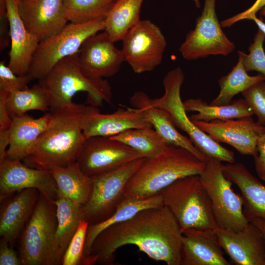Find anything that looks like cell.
Here are the masks:
<instances>
[{
  "mask_svg": "<svg viewBox=\"0 0 265 265\" xmlns=\"http://www.w3.org/2000/svg\"><path fill=\"white\" fill-rule=\"evenodd\" d=\"M141 158L143 157L120 141L95 136L85 138L77 162L84 173L93 177Z\"/></svg>",
  "mask_w": 265,
  "mask_h": 265,
  "instance_id": "4fadbf2b",
  "label": "cell"
},
{
  "mask_svg": "<svg viewBox=\"0 0 265 265\" xmlns=\"http://www.w3.org/2000/svg\"><path fill=\"white\" fill-rule=\"evenodd\" d=\"M145 159L133 160L114 170L91 177L92 191L84 207V220L92 224L111 216L123 201L128 183Z\"/></svg>",
  "mask_w": 265,
  "mask_h": 265,
  "instance_id": "30bf717a",
  "label": "cell"
},
{
  "mask_svg": "<svg viewBox=\"0 0 265 265\" xmlns=\"http://www.w3.org/2000/svg\"><path fill=\"white\" fill-rule=\"evenodd\" d=\"M241 93L257 121L265 125V80L257 82Z\"/></svg>",
  "mask_w": 265,
  "mask_h": 265,
  "instance_id": "8d00e7d4",
  "label": "cell"
},
{
  "mask_svg": "<svg viewBox=\"0 0 265 265\" xmlns=\"http://www.w3.org/2000/svg\"><path fill=\"white\" fill-rule=\"evenodd\" d=\"M265 6V0H257L254 4L249 9L232 18L222 21L221 25L223 27H230L239 20L248 19L251 16L256 15V12L261 10Z\"/></svg>",
  "mask_w": 265,
  "mask_h": 265,
  "instance_id": "60d3db41",
  "label": "cell"
},
{
  "mask_svg": "<svg viewBox=\"0 0 265 265\" xmlns=\"http://www.w3.org/2000/svg\"><path fill=\"white\" fill-rule=\"evenodd\" d=\"M6 92L0 91V130L9 129L12 121L6 106Z\"/></svg>",
  "mask_w": 265,
  "mask_h": 265,
  "instance_id": "b9f144b4",
  "label": "cell"
},
{
  "mask_svg": "<svg viewBox=\"0 0 265 265\" xmlns=\"http://www.w3.org/2000/svg\"><path fill=\"white\" fill-rule=\"evenodd\" d=\"M52 115V113L49 112L38 118L26 113L13 118L9 129V145L7 158L21 160L26 158L48 126Z\"/></svg>",
  "mask_w": 265,
  "mask_h": 265,
  "instance_id": "d4e9b609",
  "label": "cell"
},
{
  "mask_svg": "<svg viewBox=\"0 0 265 265\" xmlns=\"http://www.w3.org/2000/svg\"><path fill=\"white\" fill-rule=\"evenodd\" d=\"M124 61L137 74L150 72L162 62L166 41L160 28L141 20L122 40Z\"/></svg>",
  "mask_w": 265,
  "mask_h": 265,
  "instance_id": "7c38bea8",
  "label": "cell"
},
{
  "mask_svg": "<svg viewBox=\"0 0 265 265\" xmlns=\"http://www.w3.org/2000/svg\"><path fill=\"white\" fill-rule=\"evenodd\" d=\"M19 0H6V18L11 47L7 65L17 75L28 74L39 41L26 27L19 12Z\"/></svg>",
  "mask_w": 265,
  "mask_h": 265,
  "instance_id": "ffe728a7",
  "label": "cell"
},
{
  "mask_svg": "<svg viewBox=\"0 0 265 265\" xmlns=\"http://www.w3.org/2000/svg\"><path fill=\"white\" fill-rule=\"evenodd\" d=\"M226 177L238 188L243 201V214L248 221L265 220V186L241 162L223 165Z\"/></svg>",
  "mask_w": 265,
  "mask_h": 265,
  "instance_id": "cb8c5ba5",
  "label": "cell"
},
{
  "mask_svg": "<svg viewBox=\"0 0 265 265\" xmlns=\"http://www.w3.org/2000/svg\"><path fill=\"white\" fill-rule=\"evenodd\" d=\"M215 3L216 0H205L194 28L187 33L179 48L185 59L192 60L211 55L227 56L234 51V44L226 36L218 20Z\"/></svg>",
  "mask_w": 265,
  "mask_h": 265,
  "instance_id": "8fae6325",
  "label": "cell"
},
{
  "mask_svg": "<svg viewBox=\"0 0 265 265\" xmlns=\"http://www.w3.org/2000/svg\"><path fill=\"white\" fill-rule=\"evenodd\" d=\"M49 171L58 194L77 203L86 204L92 191V179L83 173L77 161L65 167H53Z\"/></svg>",
  "mask_w": 265,
  "mask_h": 265,
  "instance_id": "4316f807",
  "label": "cell"
},
{
  "mask_svg": "<svg viewBox=\"0 0 265 265\" xmlns=\"http://www.w3.org/2000/svg\"><path fill=\"white\" fill-rule=\"evenodd\" d=\"M151 101L148 95L142 91L135 92L130 99L131 105L142 111L146 119L167 143L186 148L207 161L209 159L195 147L191 139L177 131L169 112L152 105Z\"/></svg>",
  "mask_w": 265,
  "mask_h": 265,
  "instance_id": "603a6c76",
  "label": "cell"
},
{
  "mask_svg": "<svg viewBox=\"0 0 265 265\" xmlns=\"http://www.w3.org/2000/svg\"><path fill=\"white\" fill-rule=\"evenodd\" d=\"M159 194L163 205L174 215L182 232L189 228L217 227L210 198L199 175L179 179Z\"/></svg>",
  "mask_w": 265,
  "mask_h": 265,
  "instance_id": "5b68a950",
  "label": "cell"
},
{
  "mask_svg": "<svg viewBox=\"0 0 265 265\" xmlns=\"http://www.w3.org/2000/svg\"><path fill=\"white\" fill-rule=\"evenodd\" d=\"M206 162L186 148L169 145L161 154L145 159L128 183L123 200L155 195L179 179L200 175Z\"/></svg>",
  "mask_w": 265,
  "mask_h": 265,
  "instance_id": "3957f363",
  "label": "cell"
},
{
  "mask_svg": "<svg viewBox=\"0 0 265 265\" xmlns=\"http://www.w3.org/2000/svg\"><path fill=\"white\" fill-rule=\"evenodd\" d=\"M161 206L163 203L159 193L141 200H123L109 217L100 222L89 224L84 248V255H90L95 238L107 227L127 220L143 210Z\"/></svg>",
  "mask_w": 265,
  "mask_h": 265,
  "instance_id": "83f0119b",
  "label": "cell"
},
{
  "mask_svg": "<svg viewBox=\"0 0 265 265\" xmlns=\"http://www.w3.org/2000/svg\"><path fill=\"white\" fill-rule=\"evenodd\" d=\"M186 112H196L189 117L191 121L210 122L252 116L253 114L243 98L224 105L208 104L200 98L189 99L183 102Z\"/></svg>",
  "mask_w": 265,
  "mask_h": 265,
  "instance_id": "f546056e",
  "label": "cell"
},
{
  "mask_svg": "<svg viewBox=\"0 0 265 265\" xmlns=\"http://www.w3.org/2000/svg\"><path fill=\"white\" fill-rule=\"evenodd\" d=\"M248 20H253L259 29L265 34V23L264 22L262 18L259 19L256 17V15H253L248 18Z\"/></svg>",
  "mask_w": 265,
  "mask_h": 265,
  "instance_id": "f6af8a7d",
  "label": "cell"
},
{
  "mask_svg": "<svg viewBox=\"0 0 265 265\" xmlns=\"http://www.w3.org/2000/svg\"><path fill=\"white\" fill-rule=\"evenodd\" d=\"M152 128L131 129L110 137L131 147L143 158H152L169 145Z\"/></svg>",
  "mask_w": 265,
  "mask_h": 265,
  "instance_id": "d6a6232c",
  "label": "cell"
},
{
  "mask_svg": "<svg viewBox=\"0 0 265 265\" xmlns=\"http://www.w3.org/2000/svg\"><path fill=\"white\" fill-rule=\"evenodd\" d=\"M195 4V6L197 8H201V3L200 0H193Z\"/></svg>",
  "mask_w": 265,
  "mask_h": 265,
  "instance_id": "c3c4849f",
  "label": "cell"
},
{
  "mask_svg": "<svg viewBox=\"0 0 265 265\" xmlns=\"http://www.w3.org/2000/svg\"><path fill=\"white\" fill-rule=\"evenodd\" d=\"M224 251L238 265H265V244L259 229L253 223L233 231L215 229Z\"/></svg>",
  "mask_w": 265,
  "mask_h": 265,
  "instance_id": "ac0fdd59",
  "label": "cell"
},
{
  "mask_svg": "<svg viewBox=\"0 0 265 265\" xmlns=\"http://www.w3.org/2000/svg\"><path fill=\"white\" fill-rule=\"evenodd\" d=\"M200 130L217 142L226 143L243 155H257V142L265 132V125L251 116L210 122L192 121Z\"/></svg>",
  "mask_w": 265,
  "mask_h": 265,
  "instance_id": "5bb4252c",
  "label": "cell"
},
{
  "mask_svg": "<svg viewBox=\"0 0 265 265\" xmlns=\"http://www.w3.org/2000/svg\"><path fill=\"white\" fill-rule=\"evenodd\" d=\"M81 124L85 138L110 137L131 129L153 127L140 109L124 106L112 113L103 114L97 107L85 105Z\"/></svg>",
  "mask_w": 265,
  "mask_h": 265,
  "instance_id": "e0dca14e",
  "label": "cell"
},
{
  "mask_svg": "<svg viewBox=\"0 0 265 265\" xmlns=\"http://www.w3.org/2000/svg\"><path fill=\"white\" fill-rule=\"evenodd\" d=\"M144 0H115L105 18L104 31L114 42L122 40L140 20Z\"/></svg>",
  "mask_w": 265,
  "mask_h": 265,
  "instance_id": "f1b7e54d",
  "label": "cell"
},
{
  "mask_svg": "<svg viewBox=\"0 0 265 265\" xmlns=\"http://www.w3.org/2000/svg\"><path fill=\"white\" fill-rule=\"evenodd\" d=\"M115 0H63L68 22L81 24L105 19Z\"/></svg>",
  "mask_w": 265,
  "mask_h": 265,
  "instance_id": "836d02e7",
  "label": "cell"
},
{
  "mask_svg": "<svg viewBox=\"0 0 265 265\" xmlns=\"http://www.w3.org/2000/svg\"><path fill=\"white\" fill-rule=\"evenodd\" d=\"M0 16L2 20L6 18V0H0Z\"/></svg>",
  "mask_w": 265,
  "mask_h": 265,
  "instance_id": "bcb514c9",
  "label": "cell"
},
{
  "mask_svg": "<svg viewBox=\"0 0 265 265\" xmlns=\"http://www.w3.org/2000/svg\"><path fill=\"white\" fill-rule=\"evenodd\" d=\"M88 222L82 220L70 240L62 258V265H90L88 256L84 254Z\"/></svg>",
  "mask_w": 265,
  "mask_h": 265,
  "instance_id": "e575fe53",
  "label": "cell"
},
{
  "mask_svg": "<svg viewBox=\"0 0 265 265\" xmlns=\"http://www.w3.org/2000/svg\"><path fill=\"white\" fill-rule=\"evenodd\" d=\"M79 63L85 76L93 79L109 78L119 71L124 58L122 50L105 31L87 38L78 53Z\"/></svg>",
  "mask_w": 265,
  "mask_h": 265,
  "instance_id": "2e32d148",
  "label": "cell"
},
{
  "mask_svg": "<svg viewBox=\"0 0 265 265\" xmlns=\"http://www.w3.org/2000/svg\"><path fill=\"white\" fill-rule=\"evenodd\" d=\"M223 165L222 161L210 158L199 175L210 198L217 227L238 231L249 221L243 214L241 195L233 190Z\"/></svg>",
  "mask_w": 265,
  "mask_h": 265,
  "instance_id": "9c48e42d",
  "label": "cell"
},
{
  "mask_svg": "<svg viewBox=\"0 0 265 265\" xmlns=\"http://www.w3.org/2000/svg\"><path fill=\"white\" fill-rule=\"evenodd\" d=\"M265 34L259 29L256 33L253 42L248 48V54L243 52V65L247 72L256 71L265 78V53L264 43Z\"/></svg>",
  "mask_w": 265,
  "mask_h": 265,
  "instance_id": "d590c367",
  "label": "cell"
},
{
  "mask_svg": "<svg viewBox=\"0 0 265 265\" xmlns=\"http://www.w3.org/2000/svg\"><path fill=\"white\" fill-rule=\"evenodd\" d=\"M6 92V106L12 119L30 110L50 112L48 92L39 82L31 88Z\"/></svg>",
  "mask_w": 265,
  "mask_h": 265,
  "instance_id": "1f68e13d",
  "label": "cell"
},
{
  "mask_svg": "<svg viewBox=\"0 0 265 265\" xmlns=\"http://www.w3.org/2000/svg\"><path fill=\"white\" fill-rule=\"evenodd\" d=\"M78 53L61 60L39 80L48 92L50 112L73 103V97L80 91L87 93L89 105L98 107L104 102L111 103L112 93L108 81L85 76L79 65Z\"/></svg>",
  "mask_w": 265,
  "mask_h": 265,
  "instance_id": "277c9868",
  "label": "cell"
},
{
  "mask_svg": "<svg viewBox=\"0 0 265 265\" xmlns=\"http://www.w3.org/2000/svg\"><path fill=\"white\" fill-rule=\"evenodd\" d=\"M182 237L177 221L163 205L143 210L103 230L95 238L90 255L95 264L112 265L117 250L131 244L153 260L182 265Z\"/></svg>",
  "mask_w": 265,
  "mask_h": 265,
  "instance_id": "6da1fadb",
  "label": "cell"
},
{
  "mask_svg": "<svg viewBox=\"0 0 265 265\" xmlns=\"http://www.w3.org/2000/svg\"><path fill=\"white\" fill-rule=\"evenodd\" d=\"M33 79L29 75L18 76L4 61L0 62V91H13L28 88L27 84Z\"/></svg>",
  "mask_w": 265,
  "mask_h": 265,
  "instance_id": "74e56055",
  "label": "cell"
},
{
  "mask_svg": "<svg viewBox=\"0 0 265 265\" xmlns=\"http://www.w3.org/2000/svg\"><path fill=\"white\" fill-rule=\"evenodd\" d=\"M182 265H231L215 229L189 228L183 232Z\"/></svg>",
  "mask_w": 265,
  "mask_h": 265,
  "instance_id": "44dd1931",
  "label": "cell"
},
{
  "mask_svg": "<svg viewBox=\"0 0 265 265\" xmlns=\"http://www.w3.org/2000/svg\"><path fill=\"white\" fill-rule=\"evenodd\" d=\"M85 106L72 103L53 112L48 126L23 159L24 163L49 170L76 162L85 139L81 124Z\"/></svg>",
  "mask_w": 265,
  "mask_h": 265,
  "instance_id": "7a4b0ae2",
  "label": "cell"
},
{
  "mask_svg": "<svg viewBox=\"0 0 265 265\" xmlns=\"http://www.w3.org/2000/svg\"><path fill=\"white\" fill-rule=\"evenodd\" d=\"M185 80L182 69L178 67L169 71L163 80L164 93L151 99V104L166 110L176 127L186 132L195 147L208 159L227 163L236 162L234 153L212 139L200 130L186 114L181 97V88Z\"/></svg>",
  "mask_w": 265,
  "mask_h": 265,
  "instance_id": "8992f818",
  "label": "cell"
},
{
  "mask_svg": "<svg viewBox=\"0 0 265 265\" xmlns=\"http://www.w3.org/2000/svg\"><path fill=\"white\" fill-rule=\"evenodd\" d=\"M257 152L254 158L255 169L259 178L265 182V132L257 140Z\"/></svg>",
  "mask_w": 265,
  "mask_h": 265,
  "instance_id": "ab89813d",
  "label": "cell"
},
{
  "mask_svg": "<svg viewBox=\"0 0 265 265\" xmlns=\"http://www.w3.org/2000/svg\"><path fill=\"white\" fill-rule=\"evenodd\" d=\"M54 203L56 206L57 217L54 253L56 265H58L61 264L62 258L80 222L84 220V206L59 194Z\"/></svg>",
  "mask_w": 265,
  "mask_h": 265,
  "instance_id": "484cf974",
  "label": "cell"
},
{
  "mask_svg": "<svg viewBox=\"0 0 265 265\" xmlns=\"http://www.w3.org/2000/svg\"><path fill=\"white\" fill-rule=\"evenodd\" d=\"M260 14L261 16L265 17V6L260 10Z\"/></svg>",
  "mask_w": 265,
  "mask_h": 265,
  "instance_id": "7dc6e473",
  "label": "cell"
},
{
  "mask_svg": "<svg viewBox=\"0 0 265 265\" xmlns=\"http://www.w3.org/2000/svg\"><path fill=\"white\" fill-rule=\"evenodd\" d=\"M238 59L237 63L227 75L218 80L220 91L210 104H228L232 101L235 95L242 93L257 82L265 80V77L261 74L249 76L243 65V52L238 51Z\"/></svg>",
  "mask_w": 265,
  "mask_h": 265,
  "instance_id": "4dcf8cb0",
  "label": "cell"
},
{
  "mask_svg": "<svg viewBox=\"0 0 265 265\" xmlns=\"http://www.w3.org/2000/svg\"><path fill=\"white\" fill-rule=\"evenodd\" d=\"M37 189L54 202L58 196L55 182L50 171L31 167L21 160L5 159L0 162V200L26 188Z\"/></svg>",
  "mask_w": 265,
  "mask_h": 265,
  "instance_id": "9a60e30c",
  "label": "cell"
},
{
  "mask_svg": "<svg viewBox=\"0 0 265 265\" xmlns=\"http://www.w3.org/2000/svg\"><path fill=\"white\" fill-rule=\"evenodd\" d=\"M250 221L255 224L261 232L265 244V220L256 218L251 219Z\"/></svg>",
  "mask_w": 265,
  "mask_h": 265,
  "instance_id": "ee69618b",
  "label": "cell"
},
{
  "mask_svg": "<svg viewBox=\"0 0 265 265\" xmlns=\"http://www.w3.org/2000/svg\"><path fill=\"white\" fill-rule=\"evenodd\" d=\"M39 194L37 189L26 188L0 201V236L11 245L21 235L30 219Z\"/></svg>",
  "mask_w": 265,
  "mask_h": 265,
  "instance_id": "7402d4cb",
  "label": "cell"
},
{
  "mask_svg": "<svg viewBox=\"0 0 265 265\" xmlns=\"http://www.w3.org/2000/svg\"><path fill=\"white\" fill-rule=\"evenodd\" d=\"M9 145V129L0 130V162L7 158V151Z\"/></svg>",
  "mask_w": 265,
  "mask_h": 265,
  "instance_id": "7bdbcfd3",
  "label": "cell"
},
{
  "mask_svg": "<svg viewBox=\"0 0 265 265\" xmlns=\"http://www.w3.org/2000/svg\"><path fill=\"white\" fill-rule=\"evenodd\" d=\"M56 206L40 193L33 212L20 235L19 257L22 265H56Z\"/></svg>",
  "mask_w": 265,
  "mask_h": 265,
  "instance_id": "52a82bcc",
  "label": "cell"
},
{
  "mask_svg": "<svg viewBox=\"0 0 265 265\" xmlns=\"http://www.w3.org/2000/svg\"><path fill=\"white\" fill-rule=\"evenodd\" d=\"M104 29L105 19L69 22L60 31L39 42L28 74L33 80L42 79L61 60L78 53L87 38Z\"/></svg>",
  "mask_w": 265,
  "mask_h": 265,
  "instance_id": "ba28073f",
  "label": "cell"
},
{
  "mask_svg": "<svg viewBox=\"0 0 265 265\" xmlns=\"http://www.w3.org/2000/svg\"><path fill=\"white\" fill-rule=\"evenodd\" d=\"M6 239L0 240V265H21V260Z\"/></svg>",
  "mask_w": 265,
  "mask_h": 265,
  "instance_id": "f35d334b",
  "label": "cell"
},
{
  "mask_svg": "<svg viewBox=\"0 0 265 265\" xmlns=\"http://www.w3.org/2000/svg\"><path fill=\"white\" fill-rule=\"evenodd\" d=\"M20 15L27 30L41 42L68 24L63 0H19Z\"/></svg>",
  "mask_w": 265,
  "mask_h": 265,
  "instance_id": "d6986e66",
  "label": "cell"
}]
</instances>
